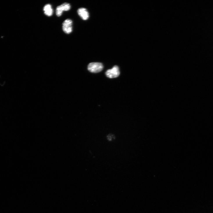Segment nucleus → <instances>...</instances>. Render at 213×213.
<instances>
[{"label": "nucleus", "mask_w": 213, "mask_h": 213, "mask_svg": "<svg viewBox=\"0 0 213 213\" xmlns=\"http://www.w3.org/2000/svg\"><path fill=\"white\" fill-rule=\"evenodd\" d=\"M103 68V65L100 62H92L89 64L88 67L89 71L95 73L101 72Z\"/></svg>", "instance_id": "1"}, {"label": "nucleus", "mask_w": 213, "mask_h": 213, "mask_svg": "<svg viewBox=\"0 0 213 213\" xmlns=\"http://www.w3.org/2000/svg\"><path fill=\"white\" fill-rule=\"evenodd\" d=\"M105 74L106 76L109 78H117L120 74L119 68L118 66L115 65L112 69L107 70Z\"/></svg>", "instance_id": "2"}, {"label": "nucleus", "mask_w": 213, "mask_h": 213, "mask_svg": "<svg viewBox=\"0 0 213 213\" xmlns=\"http://www.w3.org/2000/svg\"><path fill=\"white\" fill-rule=\"evenodd\" d=\"M61 10L63 11H68L71 8L70 4L68 3H65L60 6Z\"/></svg>", "instance_id": "6"}, {"label": "nucleus", "mask_w": 213, "mask_h": 213, "mask_svg": "<svg viewBox=\"0 0 213 213\" xmlns=\"http://www.w3.org/2000/svg\"><path fill=\"white\" fill-rule=\"evenodd\" d=\"M77 12L81 18L84 20H87L89 15L87 10L84 8H80L78 9Z\"/></svg>", "instance_id": "4"}, {"label": "nucleus", "mask_w": 213, "mask_h": 213, "mask_svg": "<svg viewBox=\"0 0 213 213\" xmlns=\"http://www.w3.org/2000/svg\"><path fill=\"white\" fill-rule=\"evenodd\" d=\"M72 21L68 19L65 20L62 24V28L65 33L69 34L72 31Z\"/></svg>", "instance_id": "3"}, {"label": "nucleus", "mask_w": 213, "mask_h": 213, "mask_svg": "<svg viewBox=\"0 0 213 213\" xmlns=\"http://www.w3.org/2000/svg\"><path fill=\"white\" fill-rule=\"evenodd\" d=\"M43 11L44 14L49 17L52 16L53 12L52 6L50 4L46 5L43 8Z\"/></svg>", "instance_id": "5"}, {"label": "nucleus", "mask_w": 213, "mask_h": 213, "mask_svg": "<svg viewBox=\"0 0 213 213\" xmlns=\"http://www.w3.org/2000/svg\"><path fill=\"white\" fill-rule=\"evenodd\" d=\"M114 137H114V136L113 135H109L107 136V138L108 139L109 141H111L112 140V138L114 139Z\"/></svg>", "instance_id": "7"}]
</instances>
